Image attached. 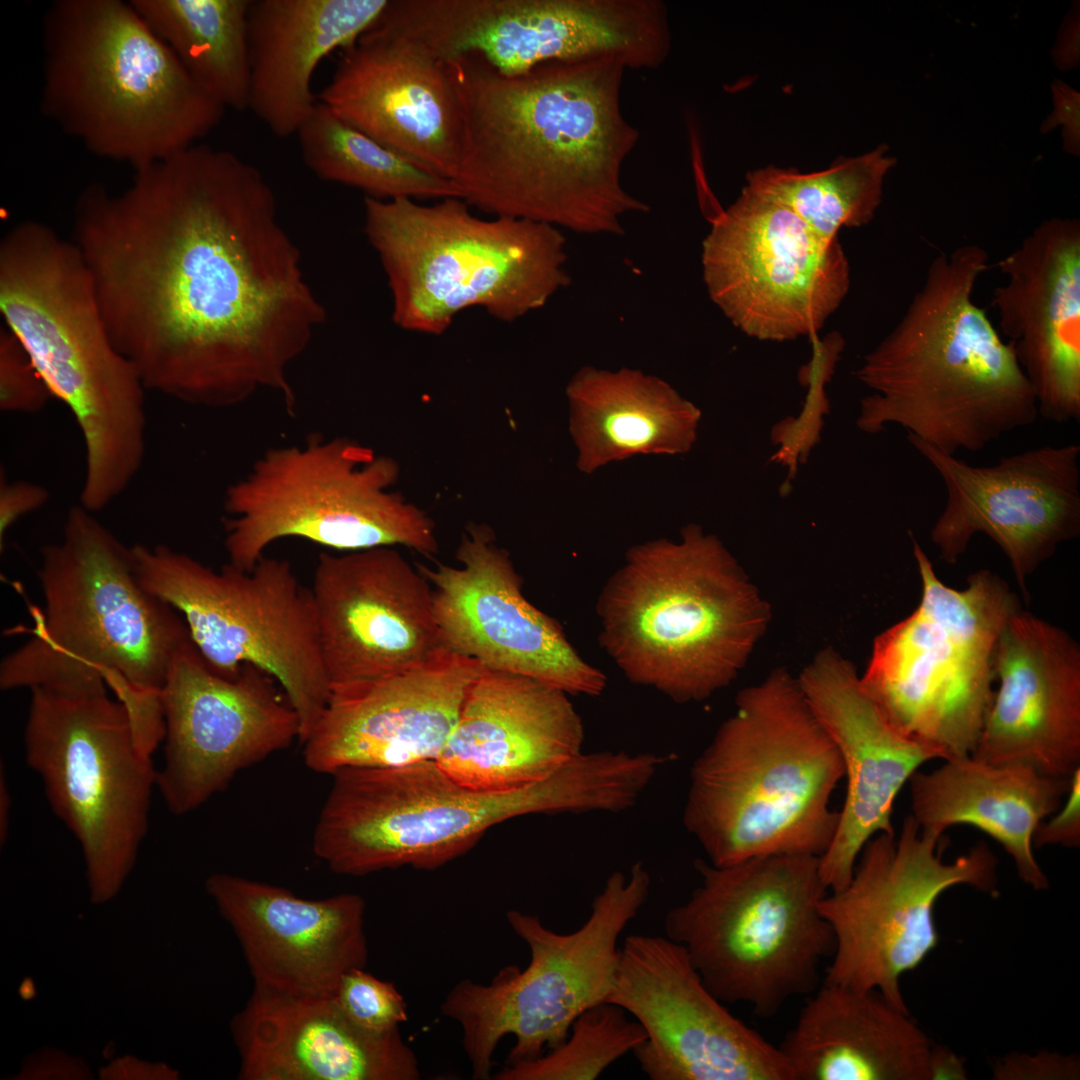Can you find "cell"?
Listing matches in <instances>:
<instances>
[{"label":"cell","instance_id":"34","mask_svg":"<svg viewBox=\"0 0 1080 1080\" xmlns=\"http://www.w3.org/2000/svg\"><path fill=\"white\" fill-rule=\"evenodd\" d=\"M388 0H251L249 108L276 137L296 135L318 100L312 79L331 52L349 47Z\"/></svg>","mask_w":1080,"mask_h":1080},{"label":"cell","instance_id":"2","mask_svg":"<svg viewBox=\"0 0 1080 1080\" xmlns=\"http://www.w3.org/2000/svg\"><path fill=\"white\" fill-rule=\"evenodd\" d=\"M444 62L462 121L451 182L468 205L616 234L624 213L649 210L621 185L640 132L621 110L619 60L549 62L515 76L474 54Z\"/></svg>","mask_w":1080,"mask_h":1080},{"label":"cell","instance_id":"44","mask_svg":"<svg viewBox=\"0 0 1080 1080\" xmlns=\"http://www.w3.org/2000/svg\"><path fill=\"white\" fill-rule=\"evenodd\" d=\"M996 1080H1075L1080 1078V1060L1075 1054L1041 1051L1013 1052L995 1061Z\"/></svg>","mask_w":1080,"mask_h":1080},{"label":"cell","instance_id":"48","mask_svg":"<svg viewBox=\"0 0 1080 1080\" xmlns=\"http://www.w3.org/2000/svg\"><path fill=\"white\" fill-rule=\"evenodd\" d=\"M48 490L30 481L1 479L0 485V546L3 548L7 531L24 515L41 508L48 500Z\"/></svg>","mask_w":1080,"mask_h":1080},{"label":"cell","instance_id":"8","mask_svg":"<svg viewBox=\"0 0 1080 1080\" xmlns=\"http://www.w3.org/2000/svg\"><path fill=\"white\" fill-rule=\"evenodd\" d=\"M596 610L600 645L626 678L677 703L728 686L771 616L723 543L695 524L678 541L633 546Z\"/></svg>","mask_w":1080,"mask_h":1080},{"label":"cell","instance_id":"12","mask_svg":"<svg viewBox=\"0 0 1080 1080\" xmlns=\"http://www.w3.org/2000/svg\"><path fill=\"white\" fill-rule=\"evenodd\" d=\"M911 540L920 602L876 636L860 681L902 733L941 750L945 760L968 756L992 703L998 639L1020 600L988 569L970 574L963 589L947 586Z\"/></svg>","mask_w":1080,"mask_h":1080},{"label":"cell","instance_id":"37","mask_svg":"<svg viewBox=\"0 0 1080 1080\" xmlns=\"http://www.w3.org/2000/svg\"><path fill=\"white\" fill-rule=\"evenodd\" d=\"M197 85L225 110L249 108L251 0H130Z\"/></svg>","mask_w":1080,"mask_h":1080},{"label":"cell","instance_id":"14","mask_svg":"<svg viewBox=\"0 0 1080 1080\" xmlns=\"http://www.w3.org/2000/svg\"><path fill=\"white\" fill-rule=\"evenodd\" d=\"M398 475L394 459L346 438L268 449L227 489L229 563L251 570L288 537L345 552L403 545L436 554L432 519L390 491Z\"/></svg>","mask_w":1080,"mask_h":1080},{"label":"cell","instance_id":"17","mask_svg":"<svg viewBox=\"0 0 1080 1080\" xmlns=\"http://www.w3.org/2000/svg\"><path fill=\"white\" fill-rule=\"evenodd\" d=\"M943 834L920 828L910 814L898 838L879 833L865 844L850 882L819 902L835 939L823 983L877 990L909 1012L900 981L938 944L939 897L957 885L998 894L997 858L988 845L945 862Z\"/></svg>","mask_w":1080,"mask_h":1080},{"label":"cell","instance_id":"31","mask_svg":"<svg viewBox=\"0 0 1080 1080\" xmlns=\"http://www.w3.org/2000/svg\"><path fill=\"white\" fill-rule=\"evenodd\" d=\"M241 1080H418L419 1062L400 1030L354 1024L332 997L253 986L230 1022Z\"/></svg>","mask_w":1080,"mask_h":1080},{"label":"cell","instance_id":"30","mask_svg":"<svg viewBox=\"0 0 1080 1080\" xmlns=\"http://www.w3.org/2000/svg\"><path fill=\"white\" fill-rule=\"evenodd\" d=\"M569 694L482 667L435 762L475 791L504 793L549 778L582 752L584 725Z\"/></svg>","mask_w":1080,"mask_h":1080},{"label":"cell","instance_id":"15","mask_svg":"<svg viewBox=\"0 0 1080 1080\" xmlns=\"http://www.w3.org/2000/svg\"><path fill=\"white\" fill-rule=\"evenodd\" d=\"M141 586L184 619L208 667L234 677L254 665L270 674L296 711L302 744L330 696L311 588L285 559L263 556L251 570H215L166 545L131 547Z\"/></svg>","mask_w":1080,"mask_h":1080},{"label":"cell","instance_id":"7","mask_svg":"<svg viewBox=\"0 0 1080 1080\" xmlns=\"http://www.w3.org/2000/svg\"><path fill=\"white\" fill-rule=\"evenodd\" d=\"M42 47L43 115L135 172L198 144L224 116L131 1H53Z\"/></svg>","mask_w":1080,"mask_h":1080},{"label":"cell","instance_id":"11","mask_svg":"<svg viewBox=\"0 0 1080 1080\" xmlns=\"http://www.w3.org/2000/svg\"><path fill=\"white\" fill-rule=\"evenodd\" d=\"M694 868L700 885L668 910L663 926L708 990L762 1018L814 992L835 948L818 907L828 893L819 857L767 855L727 866L696 859Z\"/></svg>","mask_w":1080,"mask_h":1080},{"label":"cell","instance_id":"35","mask_svg":"<svg viewBox=\"0 0 1080 1080\" xmlns=\"http://www.w3.org/2000/svg\"><path fill=\"white\" fill-rule=\"evenodd\" d=\"M911 778L912 817L922 829L944 833L974 826L1013 858L1018 876L1035 890L1049 881L1033 854L1037 826L1061 806L1071 779L1043 775L1022 764L994 765L971 755L945 760Z\"/></svg>","mask_w":1080,"mask_h":1080},{"label":"cell","instance_id":"29","mask_svg":"<svg viewBox=\"0 0 1080 1080\" xmlns=\"http://www.w3.org/2000/svg\"><path fill=\"white\" fill-rule=\"evenodd\" d=\"M992 305L1036 398L1038 414L1080 420V222L1043 221L998 262ZM1000 334V335H1001Z\"/></svg>","mask_w":1080,"mask_h":1080},{"label":"cell","instance_id":"27","mask_svg":"<svg viewBox=\"0 0 1080 1080\" xmlns=\"http://www.w3.org/2000/svg\"><path fill=\"white\" fill-rule=\"evenodd\" d=\"M205 888L243 951L255 986L332 997L342 976L365 968V901L355 893L305 899L286 888L227 873Z\"/></svg>","mask_w":1080,"mask_h":1080},{"label":"cell","instance_id":"9","mask_svg":"<svg viewBox=\"0 0 1080 1080\" xmlns=\"http://www.w3.org/2000/svg\"><path fill=\"white\" fill-rule=\"evenodd\" d=\"M330 776L312 849L332 872L347 876L403 866L434 870L497 824L530 814L601 811L609 797L602 766L585 753L543 781L504 793L467 788L434 760Z\"/></svg>","mask_w":1080,"mask_h":1080},{"label":"cell","instance_id":"4","mask_svg":"<svg viewBox=\"0 0 1080 1080\" xmlns=\"http://www.w3.org/2000/svg\"><path fill=\"white\" fill-rule=\"evenodd\" d=\"M988 263L975 244L931 261L899 323L856 371L874 391L860 401V430L898 424L955 455L1035 422L1036 398L1011 345L973 299Z\"/></svg>","mask_w":1080,"mask_h":1080},{"label":"cell","instance_id":"47","mask_svg":"<svg viewBox=\"0 0 1080 1080\" xmlns=\"http://www.w3.org/2000/svg\"><path fill=\"white\" fill-rule=\"evenodd\" d=\"M1054 109L1042 123L1040 131L1049 133L1058 125L1063 126V148L1073 155H1080V93L1062 80L1051 84Z\"/></svg>","mask_w":1080,"mask_h":1080},{"label":"cell","instance_id":"1","mask_svg":"<svg viewBox=\"0 0 1080 1080\" xmlns=\"http://www.w3.org/2000/svg\"><path fill=\"white\" fill-rule=\"evenodd\" d=\"M73 216L108 333L147 390L223 408L265 389L294 407L289 368L326 312L257 167L198 143L123 192L85 187Z\"/></svg>","mask_w":1080,"mask_h":1080},{"label":"cell","instance_id":"49","mask_svg":"<svg viewBox=\"0 0 1080 1080\" xmlns=\"http://www.w3.org/2000/svg\"><path fill=\"white\" fill-rule=\"evenodd\" d=\"M103 1080H177L179 1072L165 1062H153L132 1055L111 1060L99 1070Z\"/></svg>","mask_w":1080,"mask_h":1080},{"label":"cell","instance_id":"21","mask_svg":"<svg viewBox=\"0 0 1080 1080\" xmlns=\"http://www.w3.org/2000/svg\"><path fill=\"white\" fill-rule=\"evenodd\" d=\"M912 446L941 477L944 508L930 538L955 564L978 533L1009 560L1026 603L1028 578L1080 534V445H1044L975 466L916 438Z\"/></svg>","mask_w":1080,"mask_h":1080},{"label":"cell","instance_id":"16","mask_svg":"<svg viewBox=\"0 0 1080 1080\" xmlns=\"http://www.w3.org/2000/svg\"><path fill=\"white\" fill-rule=\"evenodd\" d=\"M24 750L52 811L79 843L91 901H111L135 866L157 787L126 708L108 693L32 689Z\"/></svg>","mask_w":1080,"mask_h":1080},{"label":"cell","instance_id":"6","mask_svg":"<svg viewBox=\"0 0 1080 1080\" xmlns=\"http://www.w3.org/2000/svg\"><path fill=\"white\" fill-rule=\"evenodd\" d=\"M840 755L785 669L739 692L735 712L694 761L683 823L709 862L804 854L830 845Z\"/></svg>","mask_w":1080,"mask_h":1080},{"label":"cell","instance_id":"24","mask_svg":"<svg viewBox=\"0 0 1080 1080\" xmlns=\"http://www.w3.org/2000/svg\"><path fill=\"white\" fill-rule=\"evenodd\" d=\"M814 714L833 741L847 781L834 837L819 857L830 892L851 880L865 844L893 834V805L918 768L943 752L898 730L863 688L854 665L826 648L797 677Z\"/></svg>","mask_w":1080,"mask_h":1080},{"label":"cell","instance_id":"28","mask_svg":"<svg viewBox=\"0 0 1080 1080\" xmlns=\"http://www.w3.org/2000/svg\"><path fill=\"white\" fill-rule=\"evenodd\" d=\"M994 691L971 756L1070 779L1080 769V646L1062 628L1020 608L995 654Z\"/></svg>","mask_w":1080,"mask_h":1080},{"label":"cell","instance_id":"10","mask_svg":"<svg viewBox=\"0 0 1080 1080\" xmlns=\"http://www.w3.org/2000/svg\"><path fill=\"white\" fill-rule=\"evenodd\" d=\"M364 231L377 253L401 329L441 335L455 316L483 308L512 322L569 284L563 234L526 219L473 215L461 198L421 205L365 196Z\"/></svg>","mask_w":1080,"mask_h":1080},{"label":"cell","instance_id":"50","mask_svg":"<svg viewBox=\"0 0 1080 1080\" xmlns=\"http://www.w3.org/2000/svg\"><path fill=\"white\" fill-rule=\"evenodd\" d=\"M1064 25L1052 54L1059 69L1068 70L1079 60V12L1069 15Z\"/></svg>","mask_w":1080,"mask_h":1080},{"label":"cell","instance_id":"51","mask_svg":"<svg viewBox=\"0 0 1080 1080\" xmlns=\"http://www.w3.org/2000/svg\"><path fill=\"white\" fill-rule=\"evenodd\" d=\"M930 1080H965V1060L942 1045H932L929 1058Z\"/></svg>","mask_w":1080,"mask_h":1080},{"label":"cell","instance_id":"19","mask_svg":"<svg viewBox=\"0 0 1080 1080\" xmlns=\"http://www.w3.org/2000/svg\"><path fill=\"white\" fill-rule=\"evenodd\" d=\"M164 761L157 788L186 815L243 769L299 740V718L277 681L246 664L234 677L212 671L194 643L175 655L162 691Z\"/></svg>","mask_w":1080,"mask_h":1080},{"label":"cell","instance_id":"3","mask_svg":"<svg viewBox=\"0 0 1080 1080\" xmlns=\"http://www.w3.org/2000/svg\"><path fill=\"white\" fill-rule=\"evenodd\" d=\"M93 513L72 507L60 541L42 549L44 612L33 638L1 662L0 687L70 696L110 690L152 755L164 738L161 691L191 637L182 616L138 582L131 547Z\"/></svg>","mask_w":1080,"mask_h":1080},{"label":"cell","instance_id":"46","mask_svg":"<svg viewBox=\"0 0 1080 1080\" xmlns=\"http://www.w3.org/2000/svg\"><path fill=\"white\" fill-rule=\"evenodd\" d=\"M1067 800L1048 821H1042L1033 835V845H1080V769L1072 776Z\"/></svg>","mask_w":1080,"mask_h":1080},{"label":"cell","instance_id":"33","mask_svg":"<svg viewBox=\"0 0 1080 1080\" xmlns=\"http://www.w3.org/2000/svg\"><path fill=\"white\" fill-rule=\"evenodd\" d=\"M932 1045L877 990L823 983L779 1049L793 1080H930Z\"/></svg>","mask_w":1080,"mask_h":1080},{"label":"cell","instance_id":"5","mask_svg":"<svg viewBox=\"0 0 1080 1080\" xmlns=\"http://www.w3.org/2000/svg\"><path fill=\"white\" fill-rule=\"evenodd\" d=\"M0 311L79 428L85 454L80 504L104 509L143 464L147 389L108 333L74 241L37 220L7 230L0 242Z\"/></svg>","mask_w":1080,"mask_h":1080},{"label":"cell","instance_id":"39","mask_svg":"<svg viewBox=\"0 0 1080 1080\" xmlns=\"http://www.w3.org/2000/svg\"><path fill=\"white\" fill-rule=\"evenodd\" d=\"M886 152L881 145L813 173L768 166L748 172L745 187L788 208L821 236L837 239L842 227H860L874 218L884 177L896 163Z\"/></svg>","mask_w":1080,"mask_h":1080},{"label":"cell","instance_id":"38","mask_svg":"<svg viewBox=\"0 0 1080 1080\" xmlns=\"http://www.w3.org/2000/svg\"><path fill=\"white\" fill-rule=\"evenodd\" d=\"M296 136L305 165L324 181L379 200L461 198L450 180L415 165L319 101Z\"/></svg>","mask_w":1080,"mask_h":1080},{"label":"cell","instance_id":"36","mask_svg":"<svg viewBox=\"0 0 1080 1080\" xmlns=\"http://www.w3.org/2000/svg\"><path fill=\"white\" fill-rule=\"evenodd\" d=\"M577 467L593 473L635 455L687 453L700 410L668 383L641 371L584 367L566 388Z\"/></svg>","mask_w":1080,"mask_h":1080},{"label":"cell","instance_id":"42","mask_svg":"<svg viewBox=\"0 0 1080 1080\" xmlns=\"http://www.w3.org/2000/svg\"><path fill=\"white\" fill-rule=\"evenodd\" d=\"M332 998L354 1024L369 1032H390L408 1020L407 1004L395 985L365 968L346 972Z\"/></svg>","mask_w":1080,"mask_h":1080},{"label":"cell","instance_id":"23","mask_svg":"<svg viewBox=\"0 0 1080 1080\" xmlns=\"http://www.w3.org/2000/svg\"><path fill=\"white\" fill-rule=\"evenodd\" d=\"M311 591L330 687L416 668L445 648L431 585L391 547L320 554Z\"/></svg>","mask_w":1080,"mask_h":1080},{"label":"cell","instance_id":"52","mask_svg":"<svg viewBox=\"0 0 1080 1080\" xmlns=\"http://www.w3.org/2000/svg\"><path fill=\"white\" fill-rule=\"evenodd\" d=\"M11 809V798L6 782L5 771L0 770V843L3 844L7 840L9 830V817Z\"/></svg>","mask_w":1080,"mask_h":1080},{"label":"cell","instance_id":"43","mask_svg":"<svg viewBox=\"0 0 1080 1080\" xmlns=\"http://www.w3.org/2000/svg\"><path fill=\"white\" fill-rule=\"evenodd\" d=\"M51 393L18 338L0 329V408L5 412L35 413Z\"/></svg>","mask_w":1080,"mask_h":1080},{"label":"cell","instance_id":"40","mask_svg":"<svg viewBox=\"0 0 1080 1080\" xmlns=\"http://www.w3.org/2000/svg\"><path fill=\"white\" fill-rule=\"evenodd\" d=\"M646 1039L620 1006L603 1002L579 1015L566 1040L540 1057L506 1065L496 1080H595Z\"/></svg>","mask_w":1080,"mask_h":1080},{"label":"cell","instance_id":"13","mask_svg":"<svg viewBox=\"0 0 1080 1080\" xmlns=\"http://www.w3.org/2000/svg\"><path fill=\"white\" fill-rule=\"evenodd\" d=\"M650 887L642 861L629 875L614 871L586 921L570 933L549 929L537 915L507 912L509 926L529 948L527 967L507 966L486 985L461 980L440 1006L460 1027L473 1079L491 1078L504 1037L515 1038L506 1065L534 1060L561 1045L579 1015L606 1002L615 983L619 937L647 902Z\"/></svg>","mask_w":1080,"mask_h":1080},{"label":"cell","instance_id":"45","mask_svg":"<svg viewBox=\"0 0 1080 1080\" xmlns=\"http://www.w3.org/2000/svg\"><path fill=\"white\" fill-rule=\"evenodd\" d=\"M90 1067L80 1057L55 1047H43L28 1054L21 1062L17 1080H87Z\"/></svg>","mask_w":1080,"mask_h":1080},{"label":"cell","instance_id":"32","mask_svg":"<svg viewBox=\"0 0 1080 1080\" xmlns=\"http://www.w3.org/2000/svg\"><path fill=\"white\" fill-rule=\"evenodd\" d=\"M489 34L497 65L509 76L544 63L603 57L626 69L654 70L671 49L660 0H503Z\"/></svg>","mask_w":1080,"mask_h":1080},{"label":"cell","instance_id":"41","mask_svg":"<svg viewBox=\"0 0 1080 1080\" xmlns=\"http://www.w3.org/2000/svg\"><path fill=\"white\" fill-rule=\"evenodd\" d=\"M840 349L841 346H838L829 351L826 347L817 345L813 362L804 368L807 372L802 370L800 373L801 384L810 385L802 412L798 417H786L772 427L771 441L780 445V448L770 461L788 467V475L782 485L785 491L789 481L795 478L798 463L807 462L811 449L820 440L823 415L829 412V402L823 386L832 374Z\"/></svg>","mask_w":1080,"mask_h":1080},{"label":"cell","instance_id":"22","mask_svg":"<svg viewBox=\"0 0 1080 1080\" xmlns=\"http://www.w3.org/2000/svg\"><path fill=\"white\" fill-rule=\"evenodd\" d=\"M460 566L417 564L432 588L446 648L486 668L533 678L569 695L595 697L607 678L585 661L561 625L523 595L509 553L485 525H470L456 550Z\"/></svg>","mask_w":1080,"mask_h":1080},{"label":"cell","instance_id":"26","mask_svg":"<svg viewBox=\"0 0 1080 1080\" xmlns=\"http://www.w3.org/2000/svg\"><path fill=\"white\" fill-rule=\"evenodd\" d=\"M342 52L318 101L415 165L451 181L462 121L445 62L376 20Z\"/></svg>","mask_w":1080,"mask_h":1080},{"label":"cell","instance_id":"20","mask_svg":"<svg viewBox=\"0 0 1080 1080\" xmlns=\"http://www.w3.org/2000/svg\"><path fill=\"white\" fill-rule=\"evenodd\" d=\"M606 1002L643 1027L632 1052L651 1080H793L779 1047L732 1015L666 936L625 938Z\"/></svg>","mask_w":1080,"mask_h":1080},{"label":"cell","instance_id":"25","mask_svg":"<svg viewBox=\"0 0 1080 1080\" xmlns=\"http://www.w3.org/2000/svg\"><path fill=\"white\" fill-rule=\"evenodd\" d=\"M482 667L445 647L416 668L331 686L322 715L302 743L305 765L331 775L345 768L435 761Z\"/></svg>","mask_w":1080,"mask_h":1080},{"label":"cell","instance_id":"18","mask_svg":"<svg viewBox=\"0 0 1080 1080\" xmlns=\"http://www.w3.org/2000/svg\"><path fill=\"white\" fill-rule=\"evenodd\" d=\"M711 299L759 340L815 336L850 287V266L828 239L779 203L743 188L703 243Z\"/></svg>","mask_w":1080,"mask_h":1080}]
</instances>
